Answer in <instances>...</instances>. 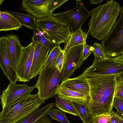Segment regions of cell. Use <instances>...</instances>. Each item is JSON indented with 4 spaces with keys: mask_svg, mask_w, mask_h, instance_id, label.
<instances>
[{
    "mask_svg": "<svg viewBox=\"0 0 123 123\" xmlns=\"http://www.w3.org/2000/svg\"><path fill=\"white\" fill-rule=\"evenodd\" d=\"M86 76L90 90V100L86 107L88 115L92 119L100 115H110L117 85L116 75Z\"/></svg>",
    "mask_w": 123,
    "mask_h": 123,
    "instance_id": "1",
    "label": "cell"
},
{
    "mask_svg": "<svg viewBox=\"0 0 123 123\" xmlns=\"http://www.w3.org/2000/svg\"><path fill=\"white\" fill-rule=\"evenodd\" d=\"M121 8L118 2L111 0L93 9L91 11L88 32L99 40L103 39L116 24Z\"/></svg>",
    "mask_w": 123,
    "mask_h": 123,
    "instance_id": "2",
    "label": "cell"
},
{
    "mask_svg": "<svg viewBox=\"0 0 123 123\" xmlns=\"http://www.w3.org/2000/svg\"><path fill=\"white\" fill-rule=\"evenodd\" d=\"M45 102L37 93L31 94L2 109L0 113V123H16L39 109Z\"/></svg>",
    "mask_w": 123,
    "mask_h": 123,
    "instance_id": "3",
    "label": "cell"
},
{
    "mask_svg": "<svg viewBox=\"0 0 123 123\" xmlns=\"http://www.w3.org/2000/svg\"><path fill=\"white\" fill-rule=\"evenodd\" d=\"M36 84L37 93L40 98L45 100L56 94L62 80L61 73L56 67L51 68L44 66L39 73Z\"/></svg>",
    "mask_w": 123,
    "mask_h": 123,
    "instance_id": "4",
    "label": "cell"
},
{
    "mask_svg": "<svg viewBox=\"0 0 123 123\" xmlns=\"http://www.w3.org/2000/svg\"><path fill=\"white\" fill-rule=\"evenodd\" d=\"M123 73V54L113 57L94 59L92 65L82 73L86 76L98 75H115Z\"/></svg>",
    "mask_w": 123,
    "mask_h": 123,
    "instance_id": "5",
    "label": "cell"
},
{
    "mask_svg": "<svg viewBox=\"0 0 123 123\" xmlns=\"http://www.w3.org/2000/svg\"><path fill=\"white\" fill-rule=\"evenodd\" d=\"M119 18L102 41L107 56L116 57L123 53V6Z\"/></svg>",
    "mask_w": 123,
    "mask_h": 123,
    "instance_id": "6",
    "label": "cell"
},
{
    "mask_svg": "<svg viewBox=\"0 0 123 123\" xmlns=\"http://www.w3.org/2000/svg\"><path fill=\"white\" fill-rule=\"evenodd\" d=\"M68 0H23L20 9L37 19L51 16L54 11Z\"/></svg>",
    "mask_w": 123,
    "mask_h": 123,
    "instance_id": "7",
    "label": "cell"
},
{
    "mask_svg": "<svg viewBox=\"0 0 123 123\" xmlns=\"http://www.w3.org/2000/svg\"><path fill=\"white\" fill-rule=\"evenodd\" d=\"M91 11L87 10L81 0L74 8L65 12L53 14L61 21L67 24L72 33L81 28L82 24L90 15Z\"/></svg>",
    "mask_w": 123,
    "mask_h": 123,
    "instance_id": "8",
    "label": "cell"
},
{
    "mask_svg": "<svg viewBox=\"0 0 123 123\" xmlns=\"http://www.w3.org/2000/svg\"><path fill=\"white\" fill-rule=\"evenodd\" d=\"M83 44L75 46L63 51L64 61L61 73L62 81L69 78L80 66L83 60Z\"/></svg>",
    "mask_w": 123,
    "mask_h": 123,
    "instance_id": "9",
    "label": "cell"
},
{
    "mask_svg": "<svg viewBox=\"0 0 123 123\" xmlns=\"http://www.w3.org/2000/svg\"><path fill=\"white\" fill-rule=\"evenodd\" d=\"M36 88L35 85L30 86L24 84H18L16 82H10L0 97L2 108L30 95L31 92Z\"/></svg>",
    "mask_w": 123,
    "mask_h": 123,
    "instance_id": "10",
    "label": "cell"
},
{
    "mask_svg": "<svg viewBox=\"0 0 123 123\" xmlns=\"http://www.w3.org/2000/svg\"><path fill=\"white\" fill-rule=\"evenodd\" d=\"M34 48V43L32 42L23 48L16 70L18 81L26 82L31 79L30 72Z\"/></svg>",
    "mask_w": 123,
    "mask_h": 123,
    "instance_id": "11",
    "label": "cell"
},
{
    "mask_svg": "<svg viewBox=\"0 0 123 123\" xmlns=\"http://www.w3.org/2000/svg\"><path fill=\"white\" fill-rule=\"evenodd\" d=\"M43 33L55 46L60 45L62 43H65L72 34L68 25L61 21L48 27Z\"/></svg>",
    "mask_w": 123,
    "mask_h": 123,
    "instance_id": "12",
    "label": "cell"
},
{
    "mask_svg": "<svg viewBox=\"0 0 123 123\" xmlns=\"http://www.w3.org/2000/svg\"><path fill=\"white\" fill-rule=\"evenodd\" d=\"M0 66L10 82H16L18 77L12 68L8 56L6 36L0 38Z\"/></svg>",
    "mask_w": 123,
    "mask_h": 123,
    "instance_id": "13",
    "label": "cell"
},
{
    "mask_svg": "<svg viewBox=\"0 0 123 123\" xmlns=\"http://www.w3.org/2000/svg\"><path fill=\"white\" fill-rule=\"evenodd\" d=\"M50 50L38 43H34V48L30 74L31 79L36 77L44 66Z\"/></svg>",
    "mask_w": 123,
    "mask_h": 123,
    "instance_id": "14",
    "label": "cell"
},
{
    "mask_svg": "<svg viewBox=\"0 0 123 123\" xmlns=\"http://www.w3.org/2000/svg\"><path fill=\"white\" fill-rule=\"evenodd\" d=\"M6 37L9 58L12 68L16 71L24 47L20 43L17 36L9 34Z\"/></svg>",
    "mask_w": 123,
    "mask_h": 123,
    "instance_id": "15",
    "label": "cell"
},
{
    "mask_svg": "<svg viewBox=\"0 0 123 123\" xmlns=\"http://www.w3.org/2000/svg\"><path fill=\"white\" fill-rule=\"evenodd\" d=\"M61 84L70 89L89 96V87L85 75L62 81Z\"/></svg>",
    "mask_w": 123,
    "mask_h": 123,
    "instance_id": "16",
    "label": "cell"
},
{
    "mask_svg": "<svg viewBox=\"0 0 123 123\" xmlns=\"http://www.w3.org/2000/svg\"><path fill=\"white\" fill-rule=\"evenodd\" d=\"M73 102L86 105L90 100V96L70 89L60 84L56 94Z\"/></svg>",
    "mask_w": 123,
    "mask_h": 123,
    "instance_id": "17",
    "label": "cell"
},
{
    "mask_svg": "<svg viewBox=\"0 0 123 123\" xmlns=\"http://www.w3.org/2000/svg\"><path fill=\"white\" fill-rule=\"evenodd\" d=\"M0 31H18L22 25L18 20L9 12H0Z\"/></svg>",
    "mask_w": 123,
    "mask_h": 123,
    "instance_id": "18",
    "label": "cell"
},
{
    "mask_svg": "<svg viewBox=\"0 0 123 123\" xmlns=\"http://www.w3.org/2000/svg\"><path fill=\"white\" fill-rule=\"evenodd\" d=\"M55 105L54 103L48 104L25 117L16 123H34L42 117L47 116L49 111Z\"/></svg>",
    "mask_w": 123,
    "mask_h": 123,
    "instance_id": "19",
    "label": "cell"
},
{
    "mask_svg": "<svg viewBox=\"0 0 123 123\" xmlns=\"http://www.w3.org/2000/svg\"><path fill=\"white\" fill-rule=\"evenodd\" d=\"M89 34L83 31L81 28L72 33L68 39L65 43L63 50L66 49L86 43V40Z\"/></svg>",
    "mask_w": 123,
    "mask_h": 123,
    "instance_id": "20",
    "label": "cell"
},
{
    "mask_svg": "<svg viewBox=\"0 0 123 123\" xmlns=\"http://www.w3.org/2000/svg\"><path fill=\"white\" fill-rule=\"evenodd\" d=\"M9 12L18 20L22 26H24L28 29L32 30L37 28V19L35 17L29 14H24L11 10L9 11Z\"/></svg>",
    "mask_w": 123,
    "mask_h": 123,
    "instance_id": "21",
    "label": "cell"
},
{
    "mask_svg": "<svg viewBox=\"0 0 123 123\" xmlns=\"http://www.w3.org/2000/svg\"><path fill=\"white\" fill-rule=\"evenodd\" d=\"M55 105L59 110L66 113L79 117L73 102L58 96H55Z\"/></svg>",
    "mask_w": 123,
    "mask_h": 123,
    "instance_id": "22",
    "label": "cell"
},
{
    "mask_svg": "<svg viewBox=\"0 0 123 123\" xmlns=\"http://www.w3.org/2000/svg\"><path fill=\"white\" fill-rule=\"evenodd\" d=\"M33 34L31 37L32 42L34 43H40L48 48L50 50L54 47V44L44 35L43 32L37 28L33 30Z\"/></svg>",
    "mask_w": 123,
    "mask_h": 123,
    "instance_id": "23",
    "label": "cell"
},
{
    "mask_svg": "<svg viewBox=\"0 0 123 123\" xmlns=\"http://www.w3.org/2000/svg\"><path fill=\"white\" fill-rule=\"evenodd\" d=\"M63 51L60 45L55 46L50 50L44 66L51 68H56L57 59Z\"/></svg>",
    "mask_w": 123,
    "mask_h": 123,
    "instance_id": "24",
    "label": "cell"
},
{
    "mask_svg": "<svg viewBox=\"0 0 123 123\" xmlns=\"http://www.w3.org/2000/svg\"><path fill=\"white\" fill-rule=\"evenodd\" d=\"M48 115L52 119L62 123H71L67 118L66 112L60 110L52 108L49 111Z\"/></svg>",
    "mask_w": 123,
    "mask_h": 123,
    "instance_id": "25",
    "label": "cell"
},
{
    "mask_svg": "<svg viewBox=\"0 0 123 123\" xmlns=\"http://www.w3.org/2000/svg\"><path fill=\"white\" fill-rule=\"evenodd\" d=\"M73 103L83 123H91L92 119L88 116L86 112V105L75 102Z\"/></svg>",
    "mask_w": 123,
    "mask_h": 123,
    "instance_id": "26",
    "label": "cell"
},
{
    "mask_svg": "<svg viewBox=\"0 0 123 123\" xmlns=\"http://www.w3.org/2000/svg\"><path fill=\"white\" fill-rule=\"evenodd\" d=\"M90 50L94 55L95 59H100L107 57L106 53L102 45L98 43H94L91 46Z\"/></svg>",
    "mask_w": 123,
    "mask_h": 123,
    "instance_id": "27",
    "label": "cell"
},
{
    "mask_svg": "<svg viewBox=\"0 0 123 123\" xmlns=\"http://www.w3.org/2000/svg\"><path fill=\"white\" fill-rule=\"evenodd\" d=\"M113 108L116 109L117 114L123 118V100L116 97L114 98L112 104Z\"/></svg>",
    "mask_w": 123,
    "mask_h": 123,
    "instance_id": "28",
    "label": "cell"
},
{
    "mask_svg": "<svg viewBox=\"0 0 123 123\" xmlns=\"http://www.w3.org/2000/svg\"><path fill=\"white\" fill-rule=\"evenodd\" d=\"M117 77V83L115 97H117L123 100V79Z\"/></svg>",
    "mask_w": 123,
    "mask_h": 123,
    "instance_id": "29",
    "label": "cell"
},
{
    "mask_svg": "<svg viewBox=\"0 0 123 123\" xmlns=\"http://www.w3.org/2000/svg\"><path fill=\"white\" fill-rule=\"evenodd\" d=\"M110 115H101L93 117L91 123H110Z\"/></svg>",
    "mask_w": 123,
    "mask_h": 123,
    "instance_id": "30",
    "label": "cell"
},
{
    "mask_svg": "<svg viewBox=\"0 0 123 123\" xmlns=\"http://www.w3.org/2000/svg\"><path fill=\"white\" fill-rule=\"evenodd\" d=\"M64 61V51L60 54L58 58L56 64V68L61 73L62 70Z\"/></svg>",
    "mask_w": 123,
    "mask_h": 123,
    "instance_id": "31",
    "label": "cell"
},
{
    "mask_svg": "<svg viewBox=\"0 0 123 123\" xmlns=\"http://www.w3.org/2000/svg\"><path fill=\"white\" fill-rule=\"evenodd\" d=\"M110 123H119L122 118L116 113L112 111L110 114Z\"/></svg>",
    "mask_w": 123,
    "mask_h": 123,
    "instance_id": "32",
    "label": "cell"
},
{
    "mask_svg": "<svg viewBox=\"0 0 123 123\" xmlns=\"http://www.w3.org/2000/svg\"><path fill=\"white\" fill-rule=\"evenodd\" d=\"M91 46L87 45L86 43L83 44V60L84 61L86 60L89 55L92 53L90 50Z\"/></svg>",
    "mask_w": 123,
    "mask_h": 123,
    "instance_id": "33",
    "label": "cell"
},
{
    "mask_svg": "<svg viewBox=\"0 0 123 123\" xmlns=\"http://www.w3.org/2000/svg\"><path fill=\"white\" fill-rule=\"evenodd\" d=\"M34 123H52L49 117L46 116L40 118Z\"/></svg>",
    "mask_w": 123,
    "mask_h": 123,
    "instance_id": "34",
    "label": "cell"
},
{
    "mask_svg": "<svg viewBox=\"0 0 123 123\" xmlns=\"http://www.w3.org/2000/svg\"><path fill=\"white\" fill-rule=\"evenodd\" d=\"M104 1L103 0H89V2L90 5H96L99 3L101 4L102 2Z\"/></svg>",
    "mask_w": 123,
    "mask_h": 123,
    "instance_id": "35",
    "label": "cell"
},
{
    "mask_svg": "<svg viewBox=\"0 0 123 123\" xmlns=\"http://www.w3.org/2000/svg\"><path fill=\"white\" fill-rule=\"evenodd\" d=\"M117 76L123 79V73L116 75Z\"/></svg>",
    "mask_w": 123,
    "mask_h": 123,
    "instance_id": "36",
    "label": "cell"
},
{
    "mask_svg": "<svg viewBox=\"0 0 123 123\" xmlns=\"http://www.w3.org/2000/svg\"><path fill=\"white\" fill-rule=\"evenodd\" d=\"M119 123H123V118L122 119Z\"/></svg>",
    "mask_w": 123,
    "mask_h": 123,
    "instance_id": "37",
    "label": "cell"
},
{
    "mask_svg": "<svg viewBox=\"0 0 123 123\" xmlns=\"http://www.w3.org/2000/svg\"><path fill=\"white\" fill-rule=\"evenodd\" d=\"M4 0H0V4H1V3H2V2L3 1H4Z\"/></svg>",
    "mask_w": 123,
    "mask_h": 123,
    "instance_id": "38",
    "label": "cell"
},
{
    "mask_svg": "<svg viewBox=\"0 0 123 123\" xmlns=\"http://www.w3.org/2000/svg\"><path fill=\"white\" fill-rule=\"evenodd\" d=\"M122 54H123V53Z\"/></svg>",
    "mask_w": 123,
    "mask_h": 123,
    "instance_id": "39",
    "label": "cell"
}]
</instances>
